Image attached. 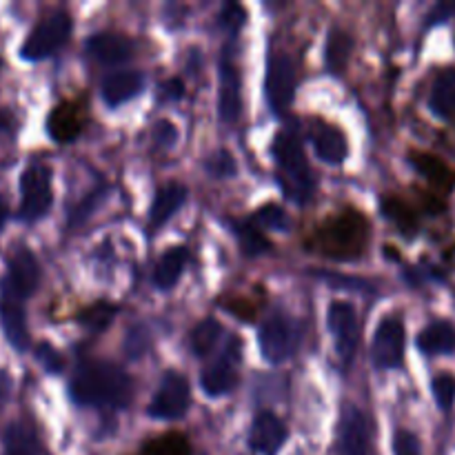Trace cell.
<instances>
[{"label": "cell", "instance_id": "cell-1", "mask_svg": "<svg viewBox=\"0 0 455 455\" xmlns=\"http://www.w3.org/2000/svg\"><path fill=\"white\" fill-rule=\"evenodd\" d=\"M371 243V222L363 212L345 207L315 225L309 247L320 256L338 262H351L364 256Z\"/></svg>", "mask_w": 455, "mask_h": 455}, {"label": "cell", "instance_id": "cell-2", "mask_svg": "<svg viewBox=\"0 0 455 455\" xmlns=\"http://www.w3.org/2000/svg\"><path fill=\"white\" fill-rule=\"evenodd\" d=\"M132 378L111 363L89 360L83 363L69 382V395L80 407L123 409L132 400Z\"/></svg>", "mask_w": 455, "mask_h": 455}, {"label": "cell", "instance_id": "cell-3", "mask_svg": "<svg viewBox=\"0 0 455 455\" xmlns=\"http://www.w3.org/2000/svg\"><path fill=\"white\" fill-rule=\"evenodd\" d=\"M271 154H274L275 176L284 196L296 204L311 203L315 194V178L300 138L289 129L278 132L271 145Z\"/></svg>", "mask_w": 455, "mask_h": 455}, {"label": "cell", "instance_id": "cell-4", "mask_svg": "<svg viewBox=\"0 0 455 455\" xmlns=\"http://www.w3.org/2000/svg\"><path fill=\"white\" fill-rule=\"evenodd\" d=\"M71 27H74L71 16L67 12H62V9L47 13L44 18H40L38 25L29 31L27 40L22 43L20 58L22 60L36 62L53 56L69 40Z\"/></svg>", "mask_w": 455, "mask_h": 455}, {"label": "cell", "instance_id": "cell-5", "mask_svg": "<svg viewBox=\"0 0 455 455\" xmlns=\"http://www.w3.org/2000/svg\"><path fill=\"white\" fill-rule=\"evenodd\" d=\"M300 342V329L298 323L284 311H275L258 329V347L260 355L269 364H283L296 354Z\"/></svg>", "mask_w": 455, "mask_h": 455}, {"label": "cell", "instance_id": "cell-6", "mask_svg": "<svg viewBox=\"0 0 455 455\" xmlns=\"http://www.w3.org/2000/svg\"><path fill=\"white\" fill-rule=\"evenodd\" d=\"M52 203V172H49L47 164H29L20 176V209H18V216L25 222H36L47 216Z\"/></svg>", "mask_w": 455, "mask_h": 455}, {"label": "cell", "instance_id": "cell-7", "mask_svg": "<svg viewBox=\"0 0 455 455\" xmlns=\"http://www.w3.org/2000/svg\"><path fill=\"white\" fill-rule=\"evenodd\" d=\"M240 360H243V342L238 336H231L222 354L212 364H207L200 376V387L209 398H220L235 389Z\"/></svg>", "mask_w": 455, "mask_h": 455}, {"label": "cell", "instance_id": "cell-8", "mask_svg": "<svg viewBox=\"0 0 455 455\" xmlns=\"http://www.w3.org/2000/svg\"><path fill=\"white\" fill-rule=\"evenodd\" d=\"M191 404V389L189 382L182 373L178 371H167L160 380L158 389H156L154 398H151L149 413L154 420H180L187 411H189Z\"/></svg>", "mask_w": 455, "mask_h": 455}, {"label": "cell", "instance_id": "cell-9", "mask_svg": "<svg viewBox=\"0 0 455 455\" xmlns=\"http://www.w3.org/2000/svg\"><path fill=\"white\" fill-rule=\"evenodd\" d=\"M296 62L283 52H271L267 60V78H265V93L274 114H283L293 100L296 93Z\"/></svg>", "mask_w": 455, "mask_h": 455}, {"label": "cell", "instance_id": "cell-10", "mask_svg": "<svg viewBox=\"0 0 455 455\" xmlns=\"http://www.w3.org/2000/svg\"><path fill=\"white\" fill-rule=\"evenodd\" d=\"M327 327L333 338V349H336L338 358L345 364H351L360 338L358 314H355L354 305L345 300L331 302L327 309Z\"/></svg>", "mask_w": 455, "mask_h": 455}, {"label": "cell", "instance_id": "cell-11", "mask_svg": "<svg viewBox=\"0 0 455 455\" xmlns=\"http://www.w3.org/2000/svg\"><path fill=\"white\" fill-rule=\"evenodd\" d=\"M404 345H407L404 324L398 318H385L378 324L376 333H373V364L382 371L400 369L404 364Z\"/></svg>", "mask_w": 455, "mask_h": 455}, {"label": "cell", "instance_id": "cell-12", "mask_svg": "<svg viewBox=\"0 0 455 455\" xmlns=\"http://www.w3.org/2000/svg\"><path fill=\"white\" fill-rule=\"evenodd\" d=\"M369 453V420L358 407L345 404L340 411L333 455H367Z\"/></svg>", "mask_w": 455, "mask_h": 455}, {"label": "cell", "instance_id": "cell-13", "mask_svg": "<svg viewBox=\"0 0 455 455\" xmlns=\"http://www.w3.org/2000/svg\"><path fill=\"white\" fill-rule=\"evenodd\" d=\"M40 265L34 253L27 247H16L7 260V278L3 280V289L12 296L29 298L38 289Z\"/></svg>", "mask_w": 455, "mask_h": 455}, {"label": "cell", "instance_id": "cell-14", "mask_svg": "<svg viewBox=\"0 0 455 455\" xmlns=\"http://www.w3.org/2000/svg\"><path fill=\"white\" fill-rule=\"evenodd\" d=\"M243 83L240 71L234 62V52L225 47L220 58V93H218V111L225 124H234L243 114Z\"/></svg>", "mask_w": 455, "mask_h": 455}, {"label": "cell", "instance_id": "cell-15", "mask_svg": "<svg viewBox=\"0 0 455 455\" xmlns=\"http://www.w3.org/2000/svg\"><path fill=\"white\" fill-rule=\"evenodd\" d=\"M309 140L314 145L315 156L323 163L340 167L349 156V142H347L345 132L338 124L327 123L323 118H314L309 124Z\"/></svg>", "mask_w": 455, "mask_h": 455}, {"label": "cell", "instance_id": "cell-16", "mask_svg": "<svg viewBox=\"0 0 455 455\" xmlns=\"http://www.w3.org/2000/svg\"><path fill=\"white\" fill-rule=\"evenodd\" d=\"M289 440V429L274 413L262 411L253 418L249 444L258 455H278Z\"/></svg>", "mask_w": 455, "mask_h": 455}, {"label": "cell", "instance_id": "cell-17", "mask_svg": "<svg viewBox=\"0 0 455 455\" xmlns=\"http://www.w3.org/2000/svg\"><path fill=\"white\" fill-rule=\"evenodd\" d=\"M84 52L100 65H120L127 62L136 52V44L132 38L116 31H98L84 44Z\"/></svg>", "mask_w": 455, "mask_h": 455}, {"label": "cell", "instance_id": "cell-18", "mask_svg": "<svg viewBox=\"0 0 455 455\" xmlns=\"http://www.w3.org/2000/svg\"><path fill=\"white\" fill-rule=\"evenodd\" d=\"M0 329L13 349L25 351L29 347V329L22 300L4 289H0Z\"/></svg>", "mask_w": 455, "mask_h": 455}, {"label": "cell", "instance_id": "cell-19", "mask_svg": "<svg viewBox=\"0 0 455 455\" xmlns=\"http://www.w3.org/2000/svg\"><path fill=\"white\" fill-rule=\"evenodd\" d=\"M84 129V111L78 102L62 100L52 109L47 118V132L60 145L74 142Z\"/></svg>", "mask_w": 455, "mask_h": 455}, {"label": "cell", "instance_id": "cell-20", "mask_svg": "<svg viewBox=\"0 0 455 455\" xmlns=\"http://www.w3.org/2000/svg\"><path fill=\"white\" fill-rule=\"evenodd\" d=\"M145 89V76L142 71L136 69H123V71H111L102 80V100L109 107H118L123 102H129L142 93Z\"/></svg>", "mask_w": 455, "mask_h": 455}, {"label": "cell", "instance_id": "cell-21", "mask_svg": "<svg viewBox=\"0 0 455 455\" xmlns=\"http://www.w3.org/2000/svg\"><path fill=\"white\" fill-rule=\"evenodd\" d=\"M187 191L185 185L180 182H167L164 187H160L154 196V203L149 207V227L151 229H160L163 225H167L173 216L182 209V204L187 203Z\"/></svg>", "mask_w": 455, "mask_h": 455}, {"label": "cell", "instance_id": "cell-22", "mask_svg": "<svg viewBox=\"0 0 455 455\" xmlns=\"http://www.w3.org/2000/svg\"><path fill=\"white\" fill-rule=\"evenodd\" d=\"M409 163L422 178H427L443 194H449V191L455 189V169L449 167L438 156L427 154V151H409Z\"/></svg>", "mask_w": 455, "mask_h": 455}, {"label": "cell", "instance_id": "cell-23", "mask_svg": "<svg viewBox=\"0 0 455 455\" xmlns=\"http://www.w3.org/2000/svg\"><path fill=\"white\" fill-rule=\"evenodd\" d=\"M187 262H189V251L185 247H169L156 262L154 278H151L154 287L160 291H169L176 287L180 275L185 274Z\"/></svg>", "mask_w": 455, "mask_h": 455}, {"label": "cell", "instance_id": "cell-24", "mask_svg": "<svg viewBox=\"0 0 455 455\" xmlns=\"http://www.w3.org/2000/svg\"><path fill=\"white\" fill-rule=\"evenodd\" d=\"M354 36L342 29V27H331L329 29L327 44H324V62H327V69L333 76L345 74L351 52H354Z\"/></svg>", "mask_w": 455, "mask_h": 455}, {"label": "cell", "instance_id": "cell-25", "mask_svg": "<svg viewBox=\"0 0 455 455\" xmlns=\"http://www.w3.org/2000/svg\"><path fill=\"white\" fill-rule=\"evenodd\" d=\"M418 349L425 355H444L455 351V329L453 324L438 320L431 323L418 333Z\"/></svg>", "mask_w": 455, "mask_h": 455}, {"label": "cell", "instance_id": "cell-26", "mask_svg": "<svg viewBox=\"0 0 455 455\" xmlns=\"http://www.w3.org/2000/svg\"><path fill=\"white\" fill-rule=\"evenodd\" d=\"M429 107L440 118H449L455 114V67L438 71L431 87Z\"/></svg>", "mask_w": 455, "mask_h": 455}, {"label": "cell", "instance_id": "cell-27", "mask_svg": "<svg viewBox=\"0 0 455 455\" xmlns=\"http://www.w3.org/2000/svg\"><path fill=\"white\" fill-rule=\"evenodd\" d=\"M380 212L382 216L404 235V238H413V235L418 234V229H420L416 212H413L404 200L395 198V196H385V198L380 200Z\"/></svg>", "mask_w": 455, "mask_h": 455}, {"label": "cell", "instance_id": "cell-28", "mask_svg": "<svg viewBox=\"0 0 455 455\" xmlns=\"http://www.w3.org/2000/svg\"><path fill=\"white\" fill-rule=\"evenodd\" d=\"M38 438L27 422H12L3 434V455H38Z\"/></svg>", "mask_w": 455, "mask_h": 455}, {"label": "cell", "instance_id": "cell-29", "mask_svg": "<svg viewBox=\"0 0 455 455\" xmlns=\"http://www.w3.org/2000/svg\"><path fill=\"white\" fill-rule=\"evenodd\" d=\"M231 229H234L244 256H260V253H267L271 249L269 238L262 234V229L253 220H234Z\"/></svg>", "mask_w": 455, "mask_h": 455}, {"label": "cell", "instance_id": "cell-30", "mask_svg": "<svg viewBox=\"0 0 455 455\" xmlns=\"http://www.w3.org/2000/svg\"><path fill=\"white\" fill-rule=\"evenodd\" d=\"M220 338H222L220 320L204 318L203 323L196 324L194 331H191V336H189L191 351H194L198 358H207V355L216 349V345L220 342Z\"/></svg>", "mask_w": 455, "mask_h": 455}, {"label": "cell", "instance_id": "cell-31", "mask_svg": "<svg viewBox=\"0 0 455 455\" xmlns=\"http://www.w3.org/2000/svg\"><path fill=\"white\" fill-rule=\"evenodd\" d=\"M142 455H194V451L187 435L169 431V434L151 438L142 449Z\"/></svg>", "mask_w": 455, "mask_h": 455}, {"label": "cell", "instance_id": "cell-32", "mask_svg": "<svg viewBox=\"0 0 455 455\" xmlns=\"http://www.w3.org/2000/svg\"><path fill=\"white\" fill-rule=\"evenodd\" d=\"M116 314H118V307L111 305L109 300H98V302H93V305H89L87 309L80 311L78 323L83 324L87 331L100 333L109 327Z\"/></svg>", "mask_w": 455, "mask_h": 455}, {"label": "cell", "instance_id": "cell-33", "mask_svg": "<svg viewBox=\"0 0 455 455\" xmlns=\"http://www.w3.org/2000/svg\"><path fill=\"white\" fill-rule=\"evenodd\" d=\"M431 391H434L435 404H438L443 411H451L453 403H455V376H451L449 371L438 373L431 382Z\"/></svg>", "mask_w": 455, "mask_h": 455}, {"label": "cell", "instance_id": "cell-34", "mask_svg": "<svg viewBox=\"0 0 455 455\" xmlns=\"http://www.w3.org/2000/svg\"><path fill=\"white\" fill-rule=\"evenodd\" d=\"M253 222H256L260 229H289V216L284 213L283 207H278V204H265V207L258 209V212L253 213Z\"/></svg>", "mask_w": 455, "mask_h": 455}, {"label": "cell", "instance_id": "cell-35", "mask_svg": "<svg viewBox=\"0 0 455 455\" xmlns=\"http://www.w3.org/2000/svg\"><path fill=\"white\" fill-rule=\"evenodd\" d=\"M207 172L212 173L218 180H225V178L235 176V160L229 151H216L213 156H209L207 160Z\"/></svg>", "mask_w": 455, "mask_h": 455}, {"label": "cell", "instance_id": "cell-36", "mask_svg": "<svg viewBox=\"0 0 455 455\" xmlns=\"http://www.w3.org/2000/svg\"><path fill=\"white\" fill-rule=\"evenodd\" d=\"M147 347H149V331L142 324H136L133 329H129L127 340H124V354H127V358H142Z\"/></svg>", "mask_w": 455, "mask_h": 455}, {"label": "cell", "instance_id": "cell-37", "mask_svg": "<svg viewBox=\"0 0 455 455\" xmlns=\"http://www.w3.org/2000/svg\"><path fill=\"white\" fill-rule=\"evenodd\" d=\"M222 309L229 311L240 323H253L258 315V307L249 298H229V300L222 302Z\"/></svg>", "mask_w": 455, "mask_h": 455}, {"label": "cell", "instance_id": "cell-38", "mask_svg": "<svg viewBox=\"0 0 455 455\" xmlns=\"http://www.w3.org/2000/svg\"><path fill=\"white\" fill-rule=\"evenodd\" d=\"M394 455H422L420 443L411 431H395L394 435Z\"/></svg>", "mask_w": 455, "mask_h": 455}, {"label": "cell", "instance_id": "cell-39", "mask_svg": "<svg viewBox=\"0 0 455 455\" xmlns=\"http://www.w3.org/2000/svg\"><path fill=\"white\" fill-rule=\"evenodd\" d=\"M244 20H247V16H244V9L240 4H225V9L220 13V25L229 34H235L244 25Z\"/></svg>", "mask_w": 455, "mask_h": 455}, {"label": "cell", "instance_id": "cell-40", "mask_svg": "<svg viewBox=\"0 0 455 455\" xmlns=\"http://www.w3.org/2000/svg\"><path fill=\"white\" fill-rule=\"evenodd\" d=\"M156 142H158L160 147H164V149H169V147H173V142L178 140V132L176 127H173L169 120H160V123H156Z\"/></svg>", "mask_w": 455, "mask_h": 455}, {"label": "cell", "instance_id": "cell-41", "mask_svg": "<svg viewBox=\"0 0 455 455\" xmlns=\"http://www.w3.org/2000/svg\"><path fill=\"white\" fill-rule=\"evenodd\" d=\"M38 358H40V363L49 369V371H58V369L62 367V360H60V355H58V351L52 349V347H47V345L40 347Z\"/></svg>", "mask_w": 455, "mask_h": 455}, {"label": "cell", "instance_id": "cell-42", "mask_svg": "<svg viewBox=\"0 0 455 455\" xmlns=\"http://www.w3.org/2000/svg\"><path fill=\"white\" fill-rule=\"evenodd\" d=\"M453 12H455V4H451V3H440V4H435L434 12L429 13V20H427V27L438 25V22L447 20V18L451 16Z\"/></svg>", "mask_w": 455, "mask_h": 455}, {"label": "cell", "instance_id": "cell-43", "mask_svg": "<svg viewBox=\"0 0 455 455\" xmlns=\"http://www.w3.org/2000/svg\"><path fill=\"white\" fill-rule=\"evenodd\" d=\"M185 93V84H182L180 78H172L163 84V98L167 100H178Z\"/></svg>", "mask_w": 455, "mask_h": 455}, {"label": "cell", "instance_id": "cell-44", "mask_svg": "<svg viewBox=\"0 0 455 455\" xmlns=\"http://www.w3.org/2000/svg\"><path fill=\"white\" fill-rule=\"evenodd\" d=\"M9 218V209H7V203H4L3 198H0V229L4 227V222H7Z\"/></svg>", "mask_w": 455, "mask_h": 455}]
</instances>
